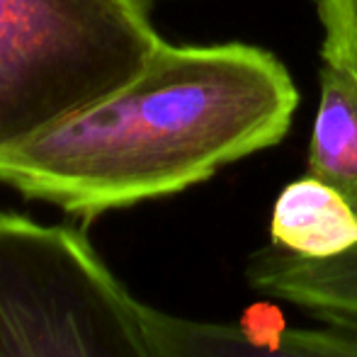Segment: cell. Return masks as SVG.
I'll return each mask as SVG.
<instances>
[{
	"label": "cell",
	"instance_id": "4",
	"mask_svg": "<svg viewBox=\"0 0 357 357\" xmlns=\"http://www.w3.org/2000/svg\"><path fill=\"white\" fill-rule=\"evenodd\" d=\"M149 321L168 357H357V331L216 324L175 316L149 304Z\"/></svg>",
	"mask_w": 357,
	"mask_h": 357
},
{
	"label": "cell",
	"instance_id": "3",
	"mask_svg": "<svg viewBox=\"0 0 357 357\" xmlns=\"http://www.w3.org/2000/svg\"><path fill=\"white\" fill-rule=\"evenodd\" d=\"M0 357H168L83 229L0 207Z\"/></svg>",
	"mask_w": 357,
	"mask_h": 357
},
{
	"label": "cell",
	"instance_id": "6",
	"mask_svg": "<svg viewBox=\"0 0 357 357\" xmlns=\"http://www.w3.org/2000/svg\"><path fill=\"white\" fill-rule=\"evenodd\" d=\"M270 243L301 258H335L357 245V214L338 190L306 173L280 192Z\"/></svg>",
	"mask_w": 357,
	"mask_h": 357
},
{
	"label": "cell",
	"instance_id": "8",
	"mask_svg": "<svg viewBox=\"0 0 357 357\" xmlns=\"http://www.w3.org/2000/svg\"><path fill=\"white\" fill-rule=\"evenodd\" d=\"M324 29L321 59L357 78V0H316Z\"/></svg>",
	"mask_w": 357,
	"mask_h": 357
},
{
	"label": "cell",
	"instance_id": "2",
	"mask_svg": "<svg viewBox=\"0 0 357 357\" xmlns=\"http://www.w3.org/2000/svg\"><path fill=\"white\" fill-rule=\"evenodd\" d=\"M155 0H0V158L100 102L165 42Z\"/></svg>",
	"mask_w": 357,
	"mask_h": 357
},
{
	"label": "cell",
	"instance_id": "5",
	"mask_svg": "<svg viewBox=\"0 0 357 357\" xmlns=\"http://www.w3.org/2000/svg\"><path fill=\"white\" fill-rule=\"evenodd\" d=\"M250 289L357 331V245L335 258H301L270 243L245 265Z\"/></svg>",
	"mask_w": 357,
	"mask_h": 357
},
{
	"label": "cell",
	"instance_id": "1",
	"mask_svg": "<svg viewBox=\"0 0 357 357\" xmlns=\"http://www.w3.org/2000/svg\"><path fill=\"white\" fill-rule=\"evenodd\" d=\"M299 105L287 68L248 44L173 47L100 102L0 158V183L78 219L209 180L282 142Z\"/></svg>",
	"mask_w": 357,
	"mask_h": 357
},
{
	"label": "cell",
	"instance_id": "7",
	"mask_svg": "<svg viewBox=\"0 0 357 357\" xmlns=\"http://www.w3.org/2000/svg\"><path fill=\"white\" fill-rule=\"evenodd\" d=\"M306 170L338 190L357 214V78L331 63H321Z\"/></svg>",
	"mask_w": 357,
	"mask_h": 357
}]
</instances>
